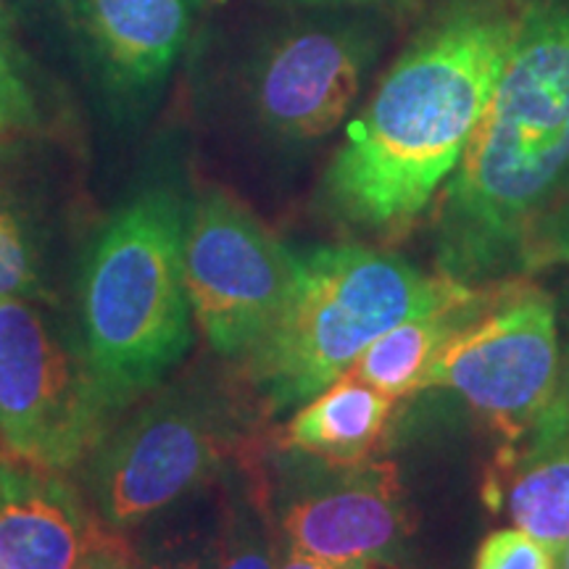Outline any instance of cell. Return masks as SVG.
I'll use <instances>...</instances> for the list:
<instances>
[{"instance_id":"obj_1","label":"cell","mask_w":569,"mask_h":569,"mask_svg":"<svg viewBox=\"0 0 569 569\" xmlns=\"http://www.w3.org/2000/svg\"><path fill=\"white\" fill-rule=\"evenodd\" d=\"M509 0H436L348 124L322 201L351 230L401 238L438 201L486 117L511 40Z\"/></svg>"},{"instance_id":"obj_2","label":"cell","mask_w":569,"mask_h":569,"mask_svg":"<svg viewBox=\"0 0 569 569\" xmlns=\"http://www.w3.org/2000/svg\"><path fill=\"white\" fill-rule=\"evenodd\" d=\"M511 40L486 117L432 213L438 274H522L530 234L569 198V0H509Z\"/></svg>"},{"instance_id":"obj_3","label":"cell","mask_w":569,"mask_h":569,"mask_svg":"<svg viewBox=\"0 0 569 569\" xmlns=\"http://www.w3.org/2000/svg\"><path fill=\"white\" fill-rule=\"evenodd\" d=\"M472 290L367 246L296 253V277L280 311L240 356L243 380L269 415H282L351 372L390 327Z\"/></svg>"},{"instance_id":"obj_4","label":"cell","mask_w":569,"mask_h":569,"mask_svg":"<svg viewBox=\"0 0 569 569\" xmlns=\"http://www.w3.org/2000/svg\"><path fill=\"white\" fill-rule=\"evenodd\" d=\"M184 206L148 190L98 234L82 274L84 365L111 409L159 386L193 343L182 264Z\"/></svg>"},{"instance_id":"obj_5","label":"cell","mask_w":569,"mask_h":569,"mask_svg":"<svg viewBox=\"0 0 569 569\" xmlns=\"http://www.w3.org/2000/svg\"><path fill=\"white\" fill-rule=\"evenodd\" d=\"M240 448L230 409L217 396L174 386L96 446L92 498L111 530L134 528L219 478Z\"/></svg>"},{"instance_id":"obj_6","label":"cell","mask_w":569,"mask_h":569,"mask_svg":"<svg viewBox=\"0 0 569 569\" xmlns=\"http://www.w3.org/2000/svg\"><path fill=\"white\" fill-rule=\"evenodd\" d=\"M565 380L553 301L538 284L507 280L488 284L486 303L438 356L425 390H451L511 438Z\"/></svg>"},{"instance_id":"obj_7","label":"cell","mask_w":569,"mask_h":569,"mask_svg":"<svg viewBox=\"0 0 569 569\" xmlns=\"http://www.w3.org/2000/svg\"><path fill=\"white\" fill-rule=\"evenodd\" d=\"M113 415L88 365L74 361L21 298H0V446L67 472L96 451Z\"/></svg>"},{"instance_id":"obj_8","label":"cell","mask_w":569,"mask_h":569,"mask_svg":"<svg viewBox=\"0 0 569 569\" xmlns=\"http://www.w3.org/2000/svg\"><path fill=\"white\" fill-rule=\"evenodd\" d=\"M182 264L203 338L234 359L264 336L296 277V253L219 190L184 206Z\"/></svg>"},{"instance_id":"obj_9","label":"cell","mask_w":569,"mask_h":569,"mask_svg":"<svg viewBox=\"0 0 569 569\" xmlns=\"http://www.w3.org/2000/svg\"><path fill=\"white\" fill-rule=\"evenodd\" d=\"M290 453L272 503L280 540L332 565L407 567L415 519L390 461L361 465Z\"/></svg>"},{"instance_id":"obj_10","label":"cell","mask_w":569,"mask_h":569,"mask_svg":"<svg viewBox=\"0 0 569 569\" xmlns=\"http://www.w3.org/2000/svg\"><path fill=\"white\" fill-rule=\"evenodd\" d=\"M386 46L375 17L298 21L272 34L248 71L261 130L282 142L322 140L348 117Z\"/></svg>"},{"instance_id":"obj_11","label":"cell","mask_w":569,"mask_h":569,"mask_svg":"<svg viewBox=\"0 0 569 569\" xmlns=\"http://www.w3.org/2000/svg\"><path fill=\"white\" fill-rule=\"evenodd\" d=\"M113 88L146 92L167 80L193 30L198 0H63Z\"/></svg>"},{"instance_id":"obj_12","label":"cell","mask_w":569,"mask_h":569,"mask_svg":"<svg viewBox=\"0 0 569 569\" xmlns=\"http://www.w3.org/2000/svg\"><path fill=\"white\" fill-rule=\"evenodd\" d=\"M96 525L61 472L3 453L0 569H77Z\"/></svg>"},{"instance_id":"obj_13","label":"cell","mask_w":569,"mask_h":569,"mask_svg":"<svg viewBox=\"0 0 569 569\" xmlns=\"http://www.w3.org/2000/svg\"><path fill=\"white\" fill-rule=\"evenodd\" d=\"M515 528L553 553L569 543V375L557 398L522 432L507 438L490 486Z\"/></svg>"},{"instance_id":"obj_14","label":"cell","mask_w":569,"mask_h":569,"mask_svg":"<svg viewBox=\"0 0 569 569\" xmlns=\"http://www.w3.org/2000/svg\"><path fill=\"white\" fill-rule=\"evenodd\" d=\"M393 403V398L348 372L298 407L282 427L280 448L327 465H361L375 459Z\"/></svg>"},{"instance_id":"obj_15","label":"cell","mask_w":569,"mask_h":569,"mask_svg":"<svg viewBox=\"0 0 569 569\" xmlns=\"http://www.w3.org/2000/svg\"><path fill=\"white\" fill-rule=\"evenodd\" d=\"M486 298L488 284L475 288L469 296L440 306L436 311L403 319L401 325L390 327L386 336L377 338L361 353L351 375L393 398V401L419 393V390H425L427 375L436 367L438 356L465 330L469 319L478 315Z\"/></svg>"},{"instance_id":"obj_16","label":"cell","mask_w":569,"mask_h":569,"mask_svg":"<svg viewBox=\"0 0 569 569\" xmlns=\"http://www.w3.org/2000/svg\"><path fill=\"white\" fill-rule=\"evenodd\" d=\"M248 493L234 496L224 509L217 540V569H277L280 538H274L267 482L253 472Z\"/></svg>"},{"instance_id":"obj_17","label":"cell","mask_w":569,"mask_h":569,"mask_svg":"<svg viewBox=\"0 0 569 569\" xmlns=\"http://www.w3.org/2000/svg\"><path fill=\"white\" fill-rule=\"evenodd\" d=\"M475 569H557V553L530 532L503 528L482 540Z\"/></svg>"},{"instance_id":"obj_18","label":"cell","mask_w":569,"mask_h":569,"mask_svg":"<svg viewBox=\"0 0 569 569\" xmlns=\"http://www.w3.org/2000/svg\"><path fill=\"white\" fill-rule=\"evenodd\" d=\"M38 293L32 251L11 213L0 209V298H24Z\"/></svg>"},{"instance_id":"obj_19","label":"cell","mask_w":569,"mask_h":569,"mask_svg":"<svg viewBox=\"0 0 569 569\" xmlns=\"http://www.w3.org/2000/svg\"><path fill=\"white\" fill-rule=\"evenodd\" d=\"M38 122L34 98L21 77L11 42L0 27V132L24 130Z\"/></svg>"},{"instance_id":"obj_20","label":"cell","mask_w":569,"mask_h":569,"mask_svg":"<svg viewBox=\"0 0 569 569\" xmlns=\"http://www.w3.org/2000/svg\"><path fill=\"white\" fill-rule=\"evenodd\" d=\"M569 264V198L532 230L522 256V274Z\"/></svg>"},{"instance_id":"obj_21","label":"cell","mask_w":569,"mask_h":569,"mask_svg":"<svg viewBox=\"0 0 569 569\" xmlns=\"http://www.w3.org/2000/svg\"><path fill=\"white\" fill-rule=\"evenodd\" d=\"M77 569H142V565L119 532L96 525Z\"/></svg>"},{"instance_id":"obj_22","label":"cell","mask_w":569,"mask_h":569,"mask_svg":"<svg viewBox=\"0 0 569 569\" xmlns=\"http://www.w3.org/2000/svg\"><path fill=\"white\" fill-rule=\"evenodd\" d=\"M277 569H407V567H348V565H332V561H322L315 557L290 549L280 540V559H277Z\"/></svg>"},{"instance_id":"obj_23","label":"cell","mask_w":569,"mask_h":569,"mask_svg":"<svg viewBox=\"0 0 569 569\" xmlns=\"http://www.w3.org/2000/svg\"><path fill=\"white\" fill-rule=\"evenodd\" d=\"M161 569H217V553H190V557L174 559L172 565Z\"/></svg>"},{"instance_id":"obj_24","label":"cell","mask_w":569,"mask_h":569,"mask_svg":"<svg viewBox=\"0 0 569 569\" xmlns=\"http://www.w3.org/2000/svg\"><path fill=\"white\" fill-rule=\"evenodd\" d=\"M557 569H569V543L557 553Z\"/></svg>"},{"instance_id":"obj_25","label":"cell","mask_w":569,"mask_h":569,"mask_svg":"<svg viewBox=\"0 0 569 569\" xmlns=\"http://www.w3.org/2000/svg\"><path fill=\"white\" fill-rule=\"evenodd\" d=\"M311 3H369V0H311Z\"/></svg>"},{"instance_id":"obj_26","label":"cell","mask_w":569,"mask_h":569,"mask_svg":"<svg viewBox=\"0 0 569 569\" xmlns=\"http://www.w3.org/2000/svg\"><path fill=\"white\" fill-rule=\"evenodd\" d=\"M3 453H6V451H3V446H0V459H3Z\"/></svg>"}]
</instances>
